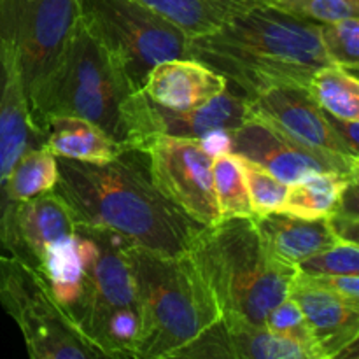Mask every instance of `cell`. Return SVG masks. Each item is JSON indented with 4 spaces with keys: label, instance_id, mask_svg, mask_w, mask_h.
Wrapping results in <instances>:
<instances>
[{
    "label": "cell",
    "instance_id": "6da1fadb",
    "mask_svg": "<svg viewBox=\"0 0 359 359\" xmlns=\"http://www.w3.org/2000/svg\"><path fill=\"white\" fill-rule=\"evenodd\" d=\"M56 168L53 191L67 203L76 223L107 228L135 248L186 255L203 228L158 191L146 153L137 147L109 161L56 158Z\"/></svg>",
    "mask_w": 359,
    "mask_h": 359
},
{
    "label": "cell",
    "instance_id": "7a4b0ae2",
    "mask_svg": "<svg viewBox=\"0 0 359 359\" xmlns=\"http://www.w3.org/2000/svg\"><path fill=\"white\" fill-rule=\"evenodd\" d=\"M189 56L226 79L245 98L272 88H307L330 65L319 23L258 6L210 34L189 39Z\"/></svg>",
    "mask_w": 359,
    "mask_h": 359
},
{
    "label": "cell",
    "instance_id": "3957f363",
    "mask_svg": "<svg viewBox=\"0 0 359 359\" xmlns=\"http://www.w3.org/2000/svg\"><path fill=\"white\" fill-rule=\"evenodd\" d=\"M128 244L107 228L77 223L72 259L48 283L67 318L109 359H133L140 333Z\"/></svg>",
    "mask_w": 359,
    "mask_h": 359
},
{
    "label": "cell",
    "instance_id": "277c9868",
    "mask_svg": "<svg viewBox=\"0 0 359 359\" xmlns=\"http://www.w3.org/2000/svg\"><path fill=\"white\" fill-rule=\"evenodd\" d=\"M221 314L263 326L290 297L297 269L273 259L263 248L252 217H228L203 226L188 251Z\"/></svg>",
    "mask_w": 359,
    "mask_h": 359
},
{
    "label": "cell",
    "instance_id": "5b68a950",
    "mask_svg": "<svg viewBox=\"0 0 359 359\" xmlns=\"http://www.w3.org/2000/svg\"><path fill=\"white\" fill-rule=\"evenodd\" d=\"M126 262L140 312L133 359H163L221 316L188 252L168 256L128 244Z\"/></svg>",
    "mask_w": 359,
    "mask_h": 359
},
{
    "label": "cell",
    "instance_id": "8992f818",
    "mask_svg": "<svg viewBox=\"0 0 359 359\" xmlns=\"http://www.w3.org/2000/svg\"><path fill=\"white\" fill-rule=\"evenodd\" d=\"M132 95L126 81L100 44L77 27L41 97L32 107L34 125L51 116L81 118L100 126L116 142L128 146L123 105Z\"/></svg>",
    "mask_w": 359,
    "mask_h": 359
},
{
    "label": "cell",
    "instance_id": "52a82bcc",
    "mask_svg": "<svg viewBox=\"0 0 359 359\" xmlns=\"http://www.w3.org/2000/svg\"><path fill=\"white\" fill-rule=\"evenodd\" d=\"M79 21L132 93L142 90L158 63L193 60L188 35L135 0H81Z\"/></svg>",
    "mask_w": 359,
    "mask_h": 359
},
{
    "label": "cell",
    "instance_id": "ba28073f",
    "mask_svg": "<svg viewBox=\"0 0 359 359\" xmlns=\"http://www.w3.org/2000/svg\"><path fill=\"white\" fill-rule=\"evenodd\" d=\"M0 305L20 328L30 359H109L67 318L44 279L4 252Z\"/></svg>",
    "mask_w": 359,
    "mask_h": 359
},
{
    "label": "cell",
    "instance_id": "9c48e42d",
    "mask_svg": "<svg viewBox=\"0 0 359 359\" xmlns=\"http://www.w3.org/2000/svg\"><path fill=\"white\" fill-rule=\"evenodd\" d=\"M79 6L81 0H0V32L14 46L28 111L62 62Z\"/></svg>",
    "mask_w": 359,
    "mask_h": 359
},
{
    "label": "cell",
    "instance_id": "30bf717a",
    "mask_svg": "<svg viewBox=\"0 0 359 359\" xmlns=\"http://www.w3.org/2000/svg\"><path fill=\"white\" fill-rule=\"evenodd\" d=\"M137 149L147 158L158 191L202 226L219 221L212 186L214 154L200 139L153 137Z\"/></svg>",
    "mask_w": 359,
    "mask_h": 359
},
{
    "label": "cell",
    "instance_id": "8fae6325",
    "mask_svg": "<svg viewBox=\"0 0 359 359\" xmlns=\"http://www.w3.org/2000/svg\"><path fill=\"white\" fill-rule=\"evenodd\" d=\"M128 146L137 147L153 137L207 139L219 132H233L249 119L248 98L228 84L214 100L188 111L154 104L142 91L132 93L123 105Z\"/></svg>",
    "mask_w": 359,
    "mask_h": 359
},
{
    "label": "cell",
    "instance_id": "7c38bea8",
    "mask_svg": "<svg viewBox=\"0 0 359 359\" xmlns=\"http://www.w3.org/2000/svg\"><path fill=\"white\" fill-rule=\"evenodd\" d=\"M230 154L258 165L287 186L326 172L358 175L359 168L358 158L311 149L252 118L231 132Z\"/></svg>",
    "mask_w": 359,
    "mask_h": 359
},
{
    "label": "cell",
    "instance_id": "4fadbf2b",
    "mask_svg": "<svg viewBox=\"0 0 359 359\" xmlns=\"http://www.w3.org/2000/svg\"><path fill=\"white\" fill-rule=\"evenodd\" d=\"M76 219L55 191L13 203L0 223V249L42 273L76 235Z\"/></svg>",
    "mask_w": 359,
    "mask_h": 359
},
{
    "label": "cell",
    "instance_id": "5bb4252c",
    "mask_svg": "<svg viewBox=\"0 0 359 359\" xmlns=\"http://www.w3.org/2000/svg\"><path fill=\"white\" fill-rule=\"evenodd\" d=\"M163 359H325L263 326L221 314L193 340Z\"/></svg>",
    "mask_w": 359,
    "mask_h": 359
},
{
    "label": "cell",
    "instance_id": "9a60e30c",
    "mask_svg": "<svg viewBox=\"0 0 359 359\" xmlns=\"http://www.w3.org/2000/svg\"><path fill=\"white\" fill-rule=\"evenodd\" d=\"M248 111L249 118L263 121L302 146L321 153L349 156L337 139L328 114L316 104L307 88L283 86L263 91L248 98Z\"/></svg>",
    "mask_w": 359,
    "mask_h": 359
},
{
    "label": "cell",
    "instance_id": "2e32d148",
    "mask_svg": "<svg viewBox=\"0 0 359 359\" xmlns=\"http://www.w3.org/2000/svg\"><path fill=\"white\" fill-rule=\"evenodd\" d=\"M39 146L42 133L28 111L14 46L0 32V223L11 207L6 195L11 170L28 149Z\"/></svg>",
    "mask_w": 359,
    "mask_h": 359
},
{
    "label": "cell",
    "instance_id": "e0dca14e",
    "mask_svg": "<svg viewBox=\"0 0 359 359\" xmlns=\"http://www.w3.org/2000/svg\"><path fill=\"white\" fill-rule=\"evenodd\" d=\"M326 359L339 356L359 339V305L318 286L297 272L290 290Z\"/></svg>",
    "mask_w": 359,
    "mask_h": 359
},
{
    "label": "cell",
    "instance_id": "ac0fdd59",
    "mask_svg": "<svg viewBox=\"0 0 359 359\" xmlns=\"http://www.w3.org/2000/svg\"><path fill=\"white\" fill-rule=\"evenodd\" d=\"M226 86L223 76L196 60H170L151 70L140 91L161 107L188 111L219 97Z\"/></svg>",
    "mask_w": 359,
    "mask_h": 359
},
{
    "label": "cell",
    "instance_id": "d6986e66",
    "mask_svg": "<svg viewBox=\"0 0 359 359\" xmlns=\"http://www.w3.org/2000/svg\"><path fill=\"white\" fill-rule=\"evenodd\" d=\"M252 219L266 252L293 269L339 241L328 219H302L287 212H272Z\"/></svg>",
    "mask_w": 359,
    "mask_h": 359
},
{
    "label": "cell",
    "instance_id": "ffe728a7",
    "mask_svg": "<svg viewBox=\"0 0 359 359\" xmlns=\"http://www.w3.org/2000/svg\"><path fill=\"white\" fill-rule=\"evenodd\" d=\"M41 133L42 146L67 160L109 161L130 147L116 142L100 126L70 116H51L41 125Z\"/></svg>",
    "mask_w": 359,
    "mask_h": 359
},
{
    "label": "cell",
    "instance_id": "44dd1931",
    "mask_svg": "<svg viewBox=\"0 0 359 359\" xmlns=\"http://www.w3.org/2000/svg\"><path fill=\"white\" fill-rule=\"evenodd\" d=\"M184 32L189 39L210 34L262 0H135Z\"/></svg>",
    "mask_w": 359,
    "mask_h": 359
},
{
    "label": "cell",
    "instance_id": "7402d4cb",
    "mask_svg": "<svg viewBox=\"0 0 359 359\" xmlns=\"http://www.w3.org/2000/svg\"><path fill=\"white\" fill-rule=\"evenodd\" d=\"M358 182V175L316 174L287 188L286 200L280 212L302 219H326L337 212L346 189Z\"/></svg>",
    "mask_w": 359,
    "mask_h": 359
},
{
    "label": "cell",
    "instance_id": "603a6c76",
    "mask_svg": "<svg viewBox=\"0 0 359 359\" xmlns=\"http://www.w3.org/2000/svg\"><path fill=\"white\" fill-rule=\"evenodd\" d=\"M307 91L328 114L359 121V81L351 70L332 63L321 67L309 81Z\"/></svg>",
    "mask_w": 359,
    "mask_h": 359
},
{
    "label": "cell",
    "instance_id": "cb8c5ba5",
    "mask_svg": "<svg viewBox=\"0 0 359 359\" xmlns=\"http://www.w3.org/2000/svg\"><path fill=\"white\" fill-rule=\"evenodd\" d=\"M58 181L56 156L44 146L28 149L11 170L6 182L7 202L21 203L53 191Z\"/></svg>",
    "mask_w": 359,
    "mask_h": 359
},
{
    "label": "cell",
    "instance_id": "d4e9b609",
    "mask_svg": "<svg viewBox=\"0 0 359 359\" xmlns=\"http://www.w3.org/2000/svg\"><path fill=\"white\" fill-rule=\"evenodd\" d=\"M212 186L219 219L255 217L238 158L230 153L217 154L212 161Z\"/></svg>",
    "mask_w": 359,
    "mask_h": 359
},
{
    "label": "cell",
    "instance_id": "484cf974",
    "mask_svg": "<svg viewBox=\"0 0 359 359\" xmlns=\"http://www.w3.org/2000/svg\"><path fill=\"white\" fill-rule=\"evenodd\" d=\"M319 34L328 62L356 72L359 65V18L319 23Z\"/></svg>",
    "mask_w": 359,
    "mask_h": 359
},
{
    "label": "cell",
    "instance_id": "4316f807",
    "mask_svg": "<svg viewBox=\"0 0 359 359\" xmlns=\"http://www.w3.org/2000/svg\"><path fill=\"white\" fill-rule=\"evenodd\" d=\"M238 163H241L242 175H244L252 214L255 216H265V214L280 212L290 186L280 182L272 174L263 170L258 165L244 160V158H238Z\"/></svg>",
    "mask_w": 359,
    "mask_h": 359
},
{
    "label": "cell",
    "instance_id": "83f0119b",
    "mask_svg": "<svg viewBox=\"0 0 359 359\" xmlns=\"http://www.w3.org/2000/svg\"><path fill=\"white\" fill-rule=\"evenodd\" d=\"M298 273L304 276H358L359 273V248L358 242L339 238L323 251L304 259L297 266Z\"/></svg>",
    "mask_w": 359,
    "mask_h": 359
},
{
    "label": "cell",
    "instance_id": "f1b7e54d",
    "mask_svg": "<svg viewBox=\"0 0 359 359\" xmlns=\"http://www.w3.org/2000/svg\"><path fill=\"white\" fill-rule=\"evenodd\" d=\"M265 328L270 333L283 339L291 340V342L298 344L304 349L311 351V353L318 354V356L325 358L319 351L318 344H316L312 330L309 326L307 319H305L304 312L298 307L297 302L293 298L287 297L286 300L280 302L265 319ZM326 359V358H325Z\"/></svg>",
    "mask_w": 359,
    "mask_h": 359
},
{
    "label": "cell",
    "instance_id": "f546056e",
    "mask_svg": "<svg viewBox=\"0 0 359 359\" xmlns=\"http://www.w3.org/2000/svg\"><path fill=\"white\" fill-rule=\"evenodd\" d=\"M263 6L276 7L314 23H332L344 18L359 16V0H262Z\"/></svg>",
    "mask_w": 359,
    "mask_h": 359
},
{
    "label": "cell",
    "instance_id": "4dcf8cb0",
    "mask_svg": "<svg viewBox=\"0 0 359 359\" xmlns=\"http://www.w3.org/2000/svg\"><path fill=\"white\" fill-rule=\"evenodd\" d=\"M304 276V273H300ZM311 283L339 294L344 300L359 305V277L358 276H304Z\"/></svg>",
    "mask_w": 359,
    "mask_h": 359
},
{
    "label": "cell",
    "instance_id": "1f68e13d",
    "mask_svg": "<svg viewBox=\"0 0 359 359\" xmlns=\"http://www.w3.org/2000/svg\"><path fill=\"white\" fill-rule=\"evenodd\" d=\"M328 114V112H326ZM328 121L335 132L337 139L342 144L347 154L353 158H359V121H351V119H340L335 116L328 114Z\"/></svg>",
    "mask_w": 359,
    "mask_h": 359
}]
</instances>
